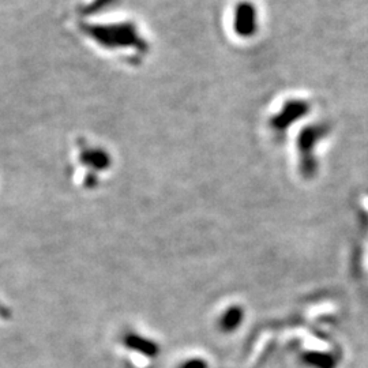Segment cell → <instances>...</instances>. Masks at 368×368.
<instances>
[{
  "instance_id": "obj_1",
  "label": "cell",
  "mask_w": 368,
  "mask_h": 368,
  "mask_svg": "<svg viewBox=\"0 0 368 368\" xmlns=\"http://www.w3.org/2000/svg\"><path fill=\"white\" fill-rule=\"evenodd\" d=\"M236 27L239 29L240 33L246 34V33H253L255 29V13H254L253 7L249 6H239V8L236 10Z\"/></svg>"
},
{
  "instance_id": "obj_2",
  "label": "cell",
  "mask_w": 368,
  "mask_h": 368,
  "mask_svg": "<svg viewBox=\"0 0 368 368\" xmlns=\"http://www.w3.org/2000/svg\"><path fill=\"white\" fill-rule=\"evenodd\" d=\"M236 323H239V314H237V311H230L228 314H227V317L224 318V324H225V327H233Z\"/></svg>"
}]
</instances>
